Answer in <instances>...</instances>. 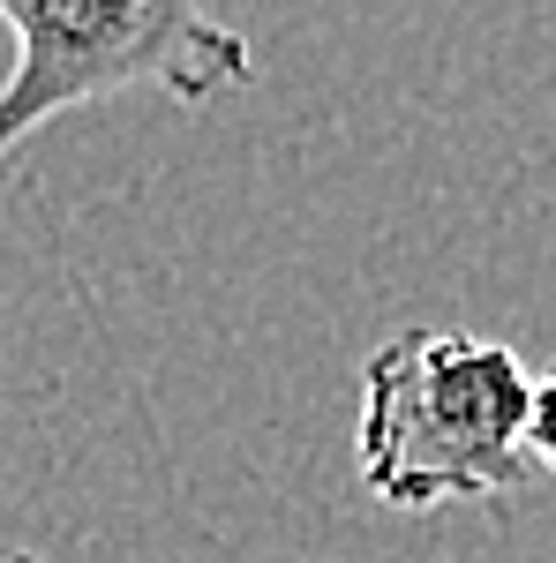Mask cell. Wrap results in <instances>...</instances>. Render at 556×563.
I'll return each mask as SVG.
<instances>
[{
	"instance_id": "obj_4",
	"label": "cell",
	"mask_w": 556,
	"mask_h": 563,
	"mask_svg": "<svg viewBox=\"0 0 556 563\" xmlns=\"http://www.w3.org/2000/svg\"><path fill=\"white\" fill-rule=\"evenodd\" d=\"M0 563H45V556H31V549H0Z\"/></svg>"
},
{
	"instance_id": "obj_1",
	"label": "cell",
	"mask_w": 556,
	"mask_h": 563,
	"mask_svg": "<svg viewBox=\"0 0 556 563\" xmlns=\"http://www.w3.org/2000/svg\"><path fill=\"white\" fill-rule=\"evenodd\" d=\"M534 376L504 339L473 331H391L361 361L353 466L361 488L391 511L497 504L526 488L534 451Z\"/></svg>"
},
{
	"instance_id": "obj_2",
	"label": "cell",
	"mask_w": 556,
	"mask_h": 563,
	"mask_svg": "<svg viewBox=\"0 0 556 563\" xmlns=\"http://www.w3.org/2000/svg\"><path fill=\"white\" fill-rule=\"evenodd\" d=\"M0 23L15 38L0 84V166L76 106L121 90L211 106L257 76V53L218 0H0Z\"/></svg>"
},
{
	"instance_id": "obj_3",
	"label": "cell",
	"mask_w": 556,
	"mask_h": 563,
	"mask_svg": "<svg viewBox=\"0 0 556 563\" xmlns=\"http://www.w3.org/2000/svg\"><path fill=\"white\" fill-rule=\"evenodd\" d=\"M526 451H534V466L556 481V368H549V376H534V421H526Z\"/></svg>"
}]
</instances>
